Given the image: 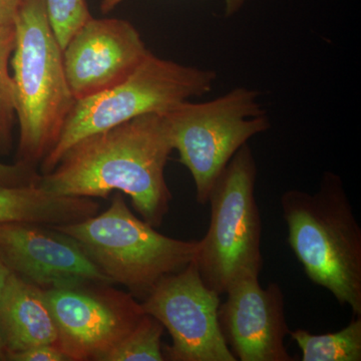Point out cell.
Here are the masks:
<instances>
[{"label":"cell","instance_id":"obj_13","mask_svg":"<svg viewBox=\"0 0 361 361\" xmlns=\"http://www.w3.org/2000/svg\"><path fill=\"white\" fill-rule=\"evenodd\" d=\"M0 334L7 353L56 345L58 330L44 289L11 273L0 298Z\"/></svg>","mask_w":361,"mask_h":361},{"label":"cell","instance_id":"obj_3","mask_svg":"<svg viewBox=\"0 0 361 361\" xmlns=\"http://www.w3.org/2000/svg\"><path fill=\"white\" fill-rule=\"evenodd\" d=\"M14 26L11 65L20 125L16 161L37 167L56 147L75 99L44 0H21Z\"/></svg>","mask_w":361,"mask_h":361},{"label":"cell","instance_id":"obj_7","mask_svg":"<svg viewBox=\"0 0 361 361\" xmlns=\"http://www.w3.org/2000/svg\"><path fill=\"white\" fill-rule=\"evenodd\" d=\"M260 92L236 87L212 101L185 102L163 114L173 148L193 177L196 200L208 204L214 183L251 137L270 129Z\"/></svg>","mask_w":361,"mask_h":361},{"label":"cell","instance_id":"obj_2","mask_svg":"<svg viewBox=\"0 0 361 361\" xmlns=\"http://www.w3.org/2000/svg\"><path fill=\"white\" fill-rule=\"evenodd\" d=\"M288 243L313 283L361 315V228L341 178L324 172L315 193L281 197Z\"/></svg>","mask_w":361,"mask_h":361},{"label":"cell","instance_id":"obj_16","mask_svg":"<svg viewBox=\"0 0 361 361\" xmlns=\"http://www.w3.org/2000/svg\"><path fill=\"white\" fill-rule=\"evenodd\" d=\"M165 327L145 314L135 329L111 349L102 361H164L161 336Z\"/></svg>","mask_w":361,"mask_h":361},{"label":"cell","instance_id":"obj_22","mask_svg":"<svg viewBox=\"0 0 361 361\" xmlns=\"http://www.w3.org/2000/svg\"><path fill=\"white\" fill-rule=\"evenodd\" d=\"M20 2L21 0H0V27L14 23Z\"/></svg>","mask_w":361,"mask_h":361},{"label":"cell","instance_id":"obj_6","mask_svg":"<svg viewBox=\"0 0 361 361\" xmlns=\"http://www.w3.org/2000/svg\"><path fill=\"white\" fill-rule=\"evenodd\" d=\"M256 178L257 165L246 144L233 156L209 195L210 225L199 240L194 262L204 283L220 296L237 280L259 277L263 269Z\"/></svg>","mask_w":361,"mask_h":361},{"label":"cell","instance_id":"obj_5","mask_svg":"<svg viewBox=\"0 0 361 361\" xmlns=\"http://www.w3.org/2000/svg\"><path fill=\"white\" fill-rule=\"evenodd\" d=\"M217 73L149 56L120 84L78 99L66 118L56 147L42 163L49 174L71 146L97 133L147 114H165L179 104L208 94Z\"/></svg>","mask_w":361,"mask_h":361},{"label":"cell","instance_id":"obj_24","mask_svg":"<svg viewBox=\"0 0 361 361\" xmlns=\"http://www.w3.org/2000/svg\"><path fill=\"white\" fill-rule=\"evenodd\" d=\"M6 348L4 345V339L0 334V361H6Z\"/></svg>","mask_w":361,"mask_h":361},{"label":"cell","instance_id":"obj_12","mask_svg":"<svg viewBox=\"0 0 361 361\" xmlns=\"http://www.w3.org/2000/svg\"><path fill=\"white\" fill-rule=\"evenodd\" d=\"M218 318L232 355L240 361H293L285 346L290 334L281 287H262L259 277L237 280L228 288Z\"/></svg>","mask_w":361,"mask_h":361},{"label":"cell","instance_id":"obj_19","mask_svg":"<svg viewBox=\"0 0 361 361\" xmlns=\"http://www.w3.org/2000/svg\"><path fill=\"white\" fill-rule=\"evenodd\" d=\"M42 174L37 167L16 161L13 165L0 161V185L7 187L39 186Z\"/></svg>","mask_w":361,"mask_h":361},{"label":"cell","instance_id":"obj_14","mask_svg":"<svg viewBox=\"0 0 361 361\" xmlns=\"http://www.w3.org/2000/svg\"><path fill=\"white\" fill-rule=\"evenodd\" d=\"M101 205L90 198L56 195L39 186L0 185V224L35 223L47 226L73 224L99 213Z\"/></svg>","mask_w":361,"mask_h":361},{"label":"cell","instance_id":"obj_11","mask_svg":"<svg viewBox=\"0 0 361 361\" xmlns=\"http://www.w3.org/2000/svg\"><path fill=\"white\" fill-rule=\"evenodd\" d=\"M0 258L14 274L44 290L87 282L115 284L75 240L51 226L1 223Z\"/></svg>","mask_w":361,"mask_h":361},{"label":"cell","instance_id":"obj_1","mask_svg":"<svg viewBox=\"0 0 361 361\" xmlns=\"http://www.w3.org/2000/svg\"><path fill=\"white\" fill-rule=\"evenodd\" d=\"M173 149L163 114H147L75 142L51 173L42 175L39 186L90 199L120 192L157 229L173 199L165 176Z\"/></svg>","mask_w":361,"mask_h":361},{"label":"cell","instance_id":"obj_15","mask_svg":"<svg viewBox=\"0 0 361 361\" xmlns=\"http://www.w3.org/2000/svg\"><path fill=\"white\" fill-rule=\"evenodd\" d=\"M289 336L300 348L302 361L361 360V315L339 331L312 334L297 329Z\"/></svg>","mask_w":361,"mask_h":361},{"label":"cell","instance_id":"obj_10","mask_svg":"<svg viewBox=\"0 0 361 361\" xmlns=\"http://www.w3.org/2000/svg\"><path fill=\"white\" fill-rule=\"evenodd\" d=\"M149 52L129 21L90 18L63 51L71 94L78 101L115 87L130 77Z\"/></svg>","mask_w":361,"mask_h":361},{"label":"cell","instance_id":"obj_8","mask_svg":"<svg viewBox=\"0 0 361 361\" xmlns=\"http://www.w3.org/2000/svg\"><path fill=\"white\" fill-rule=\"evenodd\" d=\"M104 282L47 289L58 346L70 361H102L146 314L141 301Z\"/></svg>","mask_w":361,"mask_h":361},{"label":"cell","instance_id":"obj_4","mask_svg":"<svg viewBox=\"0 0 361 361\" xmlns=\"http://www.w3.org/2000/svg\"><path fill=\"white\" fill-rule=\"evenodd\" d=\"M51 227L75 240L114 283L123 285L139 301L164 277L193 262L199 248V240L171 238L137 218L120 192L103 213Z\"/></svg>","mask_w":361,"mask_h":361},{"label":"cell","instance_id":"obj_9","mask_svg":"<svg viewBox=\"0 0 361 361\" xmlns=\"http://www.w3.org/2000/svg\"><path fill=\"white\" fill-rule=\"evenodd\" d=\"M141 303L172 337L165 360L236 361L221 331L220 295L204 283L194 261L164 277Z\"/></svg>","mask_w":361,"mask_h":361},{"label":"cell","instance_id":"obj_21","mask_svg":"<svg viewBox=\"0 0 361 361\" xmlns=\"http://www.w3.org/2000/svg\"><path fill=\"white\" fill-rule=\"evenodd\" d=\"M123 1H125V0H103L101 4L102 13H110L116 6L122 4ZM244 4H245V0H225L226 16H234L235 13H238Z\"/></svg>","mask_w":361,"mask_h":361},{"label":"cell","instance_id":"obj_20","mask_svg":"<svg viewBox=\"0 0 361 361\" xmlns=\"http://www.w3.org/2000/svg\"><path fill=\"white\" fill-rule=\"evenodd\" d=\"M6 361H70L54 344L33 346L20 351L6 353Z\"/></svg>","mask_w":361,"mask_h":361},{"label":"cell","instance_id":"obj_18","mask_svg":"<svg viewBox=\"0 0 361 361\" xmlns=\"http://www.w3.org/2000/svg\"><path fill=\"white\" fill-rule=\"evenodd\" d=\"M52 32L65 49L71 37L92 18L85 0H44Z\"/></svg>","mask_w":361,"mask_h":361},{"label":"cell","instance_id":"obj_17","mask_svg":"<svg viewBox=\"0 0 361 361\" xmlns=\"http://www.w3.org/2000/svg\"><path fill=\"white\" fill-rule=\"evenodd\" d=\"M14 23L0 27V155L13 149L16 123L13 80L8 71L9 59L16 47Z\"/></svg>","mask_w":361,"mask_h":361},{"label":"cell","instance_id":"obj_23","mask_svg":"<svg viewBox=\"0 0 361 361\" xmlns=\"http://www.w3.org/2000/svg\"><path fill=\"white\" fill-rule=\"evenodd\" d=\"M11 273L13 272L7 268V266L0 258V298H1L2 293H4V288L6 286L7 280H8Z\"/></svg>","mask_w":361,"mask_h":361}]
</instances>
